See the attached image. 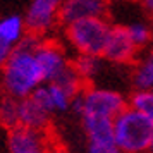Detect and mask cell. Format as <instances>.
<instances>
[{
	"instance_id": "5b68a950",
	"label": "cell",
	"mask_w": 153,
	"mask_h": 153,
	"mask_svg": "<svg viewBox=\"0 0 153 153\" xmlns=\"http://www.w3.org/2000/svg\"><path fill=\"white\" fill-rule=\"evenodd\" d=\"M60 5L62 0H33L24 17L26 31L40 36L52 29V26L59 22Z\"/></svg>"
},
{
	"instance_id": "52a82bcc",
	"label": "cell",
	"mask_w": 153,
	"mask_h": 153,
	"mask_svg": "<svg viewBox=\"0 0 153 153\" xmlns=\"http://www.w3.org/2000/svg\"><path fill=\"white\" fill-rule=\"evenodd\" d=\"M107 10L108 0H62L59 10V22L67 26L81 19L105 17Z\"/></svg>"
},
{
	"instance_id": "7c38bea8",
	"label": "cell",
	"mask_w": 153,
	"mask_h": 153,
	"mask_svg": "<svg viewBox=\"0 0 153 153\" xmlns=\"http://www.w3.org/2000/svg\"><path fill=\"white\" fill-rule=\"evenodd\" d=\"M50 124V112H47L33 97H26L19 100V126L35 129V131H47Z\"/></svg>"
},
{
	"instance_id": "8992f818",
	"label": "cell",
	"mask_w": 153,
	"mask_h": 153,
	"mask_svg": "<svg viewBox=\"0 0 153 153\" xmlns=\"http://www.w3.org/2000/svg\"><path fill=\"white\" fill-rule=\"evenodd\" d=\"M7 143L10 153H52L47 131H35L17 126L9 131Z\"/></svg>"
},
{
	"instance_id": "ba28073f",
	"label": "cell",
	"mask_w": 153,
	"mask_h": 153,
	"mask_svg": "<svg viewBox=\"0 0 153 153\" xmlns=\"http://www.w3.org/2000/svg\"><path fill=\"white\" fill-rule=\"evenodd\" d=\"M36 60L40 64L43 76V83H52L57 77L62 74L64 71L71 65L67 60V57L64 53V50L50 42H42L38 45V48L35 50Z\"/></svg>"
},
{
	"instance_id": "6da1fadb",
	"label": "cell",
	"mask_w": 153,
	"mask_h": 153,
	"mask_svg": "<svg viewBox=\"0 0 153 153\" xmlns=\"http://www.w3.org/2000/svg\"><path fill=\"white\" fill-rule=\"evenodd\" d=\"M40 43H42L40 36L26 33L12 50L9 60L2 67L4 71L2 83L7 97L17 100L31 97L33 91L43 83L42 69L35 55V50Z\"/></svg>"
},
{
	"instance_id": "4fadbf2b",
	"label": "cell",
	"mask_w": 153,
	"mask_h": 153,
	"mask_svg": "<svg viewBox=\"0 0 153 153\" xmlns=\"http://www.w3.org/2000/svg\"><path fill=\"white\" fill-rule=\"evenodd\" d=\"M132 86L134 90L153 91V48L136 60L132 69Z\"/></svg>"
},
{
	"instance_id": "277c9868",
	"label": "cell",
	"mask_w": 153,
	"mask_h": 153,
	"mask_svg": "<svg viewBox=\"0 0 153 153\" xmlns=\"http://www.w3.org/2000/svg\"><path fill=\"white\" fill-rule=\"evenodd\" d=\"M71 107L81 117L115 119L127 107V103L119 91L107 88H84L72 98Z\"/></svg>"
},
{
	"instance_id": "44dd1931",
	"label": "cell",
	"mask_w": 153,
	"mask_h": 153,
	"mask_svg": "<svg viewBox=\"0 0 153 153\" xmlns=\"http://www.w3.org/2000/svg\"><path fill=\"white\" fill-rule=\"evenodd\" d=\"M150 152H153V134H152V145H150Z\"/></svg>"
},
{
	"instance_id": "ac0fdd59",
	"label": "cell",
	"mask_w": 153,
	"mask_h": 153,
	"mask_svg": "<svg viewBox=\"0 0 153 153\" xmlns=\"http://www.w3.org/2000/svg\"><path fill=\"white\" fill-rule=\"evenodd\" d=\"M126 29H127L132 43L136 45V48H143L146 45H150L153 38V28H150L145 22H132L129 26H126Z\"/></svg>"
},
{
	"instance_id": "7a4b0ae2",
	"label": "cell",
	"mask_w": 153,
	"mask_h": 153,
	"mask_svg": "<svg viewBox=\"0 0 153 153\" xmlns=\"http://www.w3.org/2000/svg\"><path fill=\"white\" fill-rule=\"evenodd\" d=\"M153 120L129 105L114 119V141L122 153H148Z\"/></svg>"
},
{
	"instance_id": "2e32d148",
	"label": "cell",
	"mask_w": 153,
	"mask_h": 153,
	"mask_svg": "<svg viewBox=\"0 0 153 153\" xmlns=\"http://www.w3.org/2000/svg\"><path fill=\"white\" fill-rule=\"evenodd\" d=\"M127 105L134 108V110L145 114L146 117H150L153 120V91H143V90H136L131 95Z\"/></svg>"
},
{
	"instance_id": "9a60e30c",
	"label": "cell",
	"mask_w": 153,
	"mask_h": 153,
	"mask_svg": "<svg viewBox=\"0 0 153 153\" xmlns=\"http://www.w3.org/2000/svg\"><path fill=\"white\" fill-rule=\"evenodd\" d=\"M0 124L9 131L19 126V100L5 97L0 103Z\"/></svg>"
},
{
	"instance_id": "5bb4252c",
	"label": "cell",
	"mask_w": 153,
	"mask_h": 153,
	"mask_svg": "<svg viewBox=\"0 0 153 153\" xmlns=\"http://www.w3.org/2000/svg\"><path fill=\"white\" fill-rule=\"evenodd\" d=\"M88 143L114 141V119L103 117H81Z\"/></svg>"
},
{
	"instance_id": "30bf717a",
	"label": "cell",
	"mask_w": 153,
	"mask_h": 153,
	"mask_svg": "<svg viewBox=\"0 0 153 153\" xmlns=\"http://www.w3.org/2000/svg\"><path fill=\"white\" fill-rule=\"evenodd\" d=\"M26 35L24 19L19 16H9L0 21V67H4L16 45Z\"/></svg>"
},
{
	"instance_id": "9c48e42d",
	"label": "cell",
	"mask_w": 153,
	"mask_h": 153,
	"mask_svg": "<svg viewBox=\"0 0 153 153\" xmlns=\"http://www.w3.org/2000/svg\"><path fill=\"white\" fill-rule=\"evenodd\" d=\"M136 52L138 48L129 38L126 26H112L102 57L114 64H129L136 59Z\"/></svg>"
},
{
	"instance_id": "3957f363",
	"label": "cell",
	"mask_w": 153,
	"mask_h": 153,
	"mask_svg": "<svg viewBox=\"0 0 153 153\" xmlns=\"http://www.w3.org/2000/svg\"><path fill=\"white\" fill-rule=\"evenodd\" d=\"M110 31L112 26L105 17H90L67 24L65 38L79 55L102 57Z\"/></svg>"
},
{
	"instance_id": "d6986e66",
	"label": "cell",
	"mask_w": 153,
	"mask_h": 153,
	"mask_svg": "<svg viewBox=\"0 0 153 153\" xmlns=\"http://www.w3.org/2000/svg\"><path fill=\"white\" fill-rule=\"evenodd\" d=\"M88 153H122L115 145V141H102V143H88Z\"/></svg>"
},
{
	"instance_id": "ffe728a7",
	"label": "cell",
	"mask_w": 153,
	"mask_h": 153,
	"mask_svg": "<svg viewBox=\"0 0 153 153\" xmlns=\"http://www.w3.org/2000/svg\"><path fill=\"white\" fill-rule=\"evenodd\" d=\"M141 4H143V7H145L148 12L153 14V0H141Z\"/></svg>"
},
{
	"instance_id": "e0dca14e",
	"label": "cell",
	"mask_w": 153,
	"mask_h": 153,
	"mask_svg": "<svg viewBox=\"0 0 153 153\" xmlns=\"http://www.w3.org/2000/svg\"><path fill=\"white\" fill-rule=\"evenodd\" d=\"M74 69L77 71V74L83 77V81H88L91 77H95L100 71V57L93 55H79L76 59V62L72 64Z\"/></svg>"
},
{
	"instance_id": "8fae6325",
	"label": "cell",
	"mask_w": 153,
	"mask_h": 153,
	"mask_svg": "<svg viewBox=\"0 0 153 153\" xmlns=\"http://www.w3.org/2000/svg\"><path fill=\"white\" fill-rule=\"evenodd\" d=\"M31 97L50 114L67 110L72 103V97L57 83H42Z\"/></svg>"
}]
</instances>
